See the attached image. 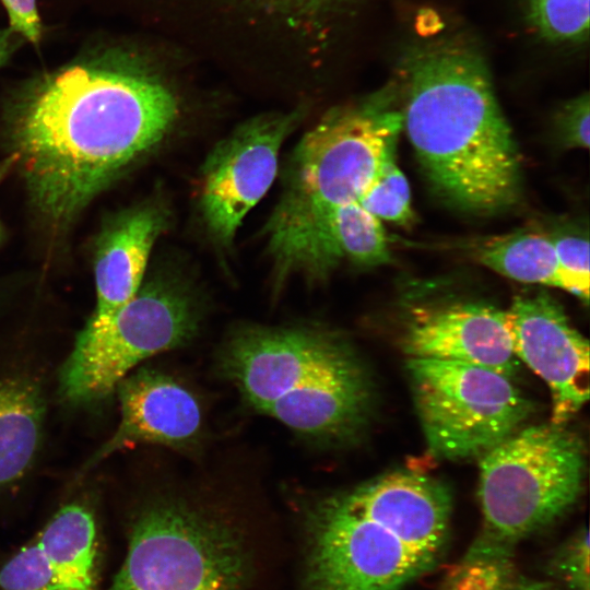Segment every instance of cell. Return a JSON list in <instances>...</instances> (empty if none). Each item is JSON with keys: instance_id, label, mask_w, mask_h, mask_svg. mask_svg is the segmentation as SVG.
<instances>
[{"instance_id": "cell-1", "label": "cell", "mask_w": 590, "mask_h": 590, "mask_svg": "<svg viewBox=\"0 0 590 590\" xmlns=\"http://www.w3.org/2000/svg\"><path fill=\"white\" fill-rule=\"evenodd\" d=\"M178 113L146 55L103 44L14 87L4 139L33 209L60 229L160 143Z\"/></svg>"}, {"instance_id": "cell-2", "label": "cell", "mask_w": 590, "mask_h": 590, "mask_svg": "<svg viewBox=\"0 0 590 590\" xmlns=\"http://www.w3.org/2000/svg\"><path fill=\"white\" fill-rule=\"evenodd\" d=\"M403 79L402 129L433 190L475 214L518 202L520 154L482 57L432 44L409 55Z\"/></svg>"}, {"instance_id": "cell-3", "label": "cell", "mask_w": 590, "mask_h": 590, "mask_svg": "<svg viewBox=\"0 0 590 590\" xmlns=\"http://www.w3.org/2000/svg\"><path fill=\"white\" fill-rule=\"evenodd\" d=\"M219 368L253 409L320 445L354 440L370 418V375L324 326H241L224 341Z\"/></svg>"}, {"instance_id": "cell-4", "label": "cell", "mask_w": 590, "mask_h": 590, "mask_svg": "<svg viewBox=\"0 0 590 590\" xmlns=\"http://www.w3.org/2000/svg\"><path fill=\"white\" fill-rule=\"evenodd\" d=\"M483 528L469 551L511 556L520 540L547 527L578 500L586 458L564 424L517 429L480 459Z\"/></svg>"}, {"instance_id": "cell-5", "label": "cell", "mask_w": 590, "mask_h": 590, "mask_svg": "<svg viewBox=\"0 0 590 590\" xmlns=\"http://www.w3.org/2000/svg\"><path fill=\"white\" fill-rule=\"evenodd\" d=\"M128 550L108 590H240L247 553L240 531L196 499L161 493L133 514Z\"/></svg>"}, {"instance_id": "cell-6", "label": "cell", "mask_w": 590, "mask_h": 590, "mask_svg": "<svg viewBox=\"0 0 590 590\" xmlns=\"http://www.w3.org/2000/svg\"><path fill=\"white\" fill-rule=\"evenodd\" d=\"M201 319L197 296L179 281L148 280L106 324L79 332L59 371L61 398L102 402L141 362L192 340Z\"/></svg>"}, {"instance_id": "cell-7", "label": "cell", "mask_w": 590, "mask_h": 590, "mask_svg": "<svg viewBox=\"0 0 590 590\" xmlns=\"http://www.w3.org/2000/svg\"><path fill=\"white\" fill-rule=\"evenodd\" d=\"M392 87L327 114L291 155L274 209L322 212L359 201L402 131Z\"/></svg>"}, {"instance_id": "cell-8", "label": "cell", "mask_w": 590, "mask_h": 590, "mask_svg": "<svg viewBox=\"0 0 590 590\" xmlns=\"http://www.w3.org/2000/svg\"><path fill=\"white\" fill-rule=\"evenodd\" d=\"M406 367L427 447L437 458L481 457L532 412L511 378L495 370L417 357H409Z\"/></svg>"}, {"instance_id": "cell-9", "label": "cell", "mask_w": 590, "mask_h": 590, "mask_svg": "<svg viewBox=\"0 0 590 590\" xmlns=\"http://www.w3.org/2000/svg\"><path fill=\"white\" fill-rule=\"evenodd\" d=\"M305 532L302 590H401L437 560L353 511L340 494L307 507Z\"/></svg>"}, {"instance_id": "cell-10", "label": "cell", "mask_w": 590, "mask_h": 590, "mask_svg": "<svg viewBox=\"0 0 590 590\" xmlns=\"http://www.w3.org/2000/svg\"><path fill=\"white\" fill-rule=\"evenodd\" d=\"M305 111L262 114L237 127L209 153L201 168L199 205L211 236L233 241L246 214L276 176L279 154Z\"/></svg>"}, {"instance_id": "cell-11", "label": "cell", "mask_w": 590, "mask_h": 590, "mask_svg": "<svg viewBox=\"0 0 590 590\" xmlns=\"http://www.w3.org/2000/svg\"><path fill=\"white\" fill-rule=\"evenodd\" d=\"M264 231L280 281L298 275L319 282L343 262L376 267L390 261L381 221L358 201L322 212L274 209Z\"/></svg>"}, {"instance_id": "cell-12", "label": "cell", "mask_w": 590, "mask_h": 590, "mask_svg": "<svg viewBox=\"0 0 590 590\" xmlns=\"http://www.w3.org/2000/svg\"><path fill=\"white\" fill-rule=\"evenodd\" d=\"M516 356L548 386L552 420L565 424L589 398V343L547 293L516 296L505 310Z\"/></svg>"}, {"instance_id": "cell-13", "label": "cell", "mask_w": 590, "mask_h": 590, "mask_svg": "<svg viewBox=\"0 0 590 590\" xmlns=\"http://www.w3.org/2000/svg\"><path fill=\"white\" fill-rule=\"evenodd\" d=\"M101 560L95 506L74 499L0 564V590H97Z\"/></svg>"}, {"instance_id": "cell-14", "label": "cell", "mask_w": 590, "mask_h": 590, "mask_svg": "<svg viewBox=\"0 0 590 590\" xmlns=\"http://www.w3.org/2000/svg\"><path fill=\"white\" fill-rule=\"evenodd\" d=\"M120 422L78 471L84 476L122 449L153 444L175 449L196 447L202 433V411L194 394L162 371L132 370L116 387Z\"/></svg>"}, {"instance_id": "cell-15", "label": "cell", "mask_w": 590, "mask_h": 590, "mask_svg": "<svg viewBox=\"0 0 590 590\" xmlns=\"http://www.w3.org/2000/svg\"><path fill=\"white\" fill-rule=\"evenodd\" d=\"M403 349L409 357L468 363L509 378L520 367L505 310L484 303H456L414 312Z\"/></svg>"}, {"instance_id": "cell-16", "label": "cell", "mask_w": 590, "mask_h": 590, "mask_svg": "<svg viewBox=\"0 0 590 590\" xmlns=\"http://www.w3.org/2000/svg\"><path fill=\"white\" fill-rule=\"evenodd\" d=\"M356 514L384 527L415 551L439 557L447 541L450 489L415 471L382 474L340 494Z\"/></svg>"}, {"instance_id": "cell-17", "label": "cell", "mask_w": 590, "mask_h": 590, "mask_svg": "<svg viewBox=\"0 0 590 590\" xmlns=\"http://www.w3.org/2000/svg\"><path fill=\"white\" fill-rule=\"evenodd\" d=\"M169 225L162 202L146 201L108 217L94 243L96 306L84 330L106 324L143 283L151 250Z\"/></svg>"}, {"instance_id": "cell-18", "label": "cell", "mask_w": 590, "mask_h": 590, "mask_svg": "<svg viewBox=\"0 0 590 590\" xmlns=\"http://www.w3.org/2000/svg\"><path fill=\"white\" fill-rule=\"evenodd\" d=\"M47 412L40 380L27 373L0 376V491L19 484L38 457Z\"/></svg>"}, {"instance_id": "cell-19", "label": "cell", "mask_w": 590, "mask_h": 590, "mask_svg": "<svg viewBox=\"0 0 590 590\" xmlns=\"http://www.w3.org/2000/svg\"><path fill=\"white\" fill-rule=\"evenodd\" d=\"M343 0H214L225 13L247 22V26L263 27L302 48V52L318 56L327 44L332 13ZM219 8V9H220Z\"/></svg>"}, {"instance_id": "cell-20", "label": "cell", "mask_w": 590, "mask_h": 590, "mask_svg": "<svg viewBox=\"0 0 590 590\" xmlns=\"http://www.w3.org/2000/svg\"><path fill=\"white\" fill-rule=\"evenodd\" d=\"M488 269L518 282L560 287L557 259L550 236L521 229L491 238L476 251Z\"/></svg>"}, {"instance_id": "cell-21", "label": "cell", "mask_w": 590, "mask_h": 590, "mask_svg": "<svg viewBox=\"0 0 590 590\" xmlns=\"http://www.w3.org/2000/svg\"><path fill=\"white\" fill-rule=\"evenodd\" d=\"M396 146L386 154L359 203L380 221L409 226L414 221L409 182L397 164Z\"/></svg>"}, {"instance_id": "cell-22", "label": "cell", "mask_w": 590, "mask_h": 590, "mask_svg": "<svg viewBox=\"0 0 590 590\" xmlns=\"http://www.w3.org/2000/svg\"><path fill=\"white\" fill-rule=\"evenodd\" d=\"M527 17L544 39L583 43L589 36V0H526Z\"/></svg>"}, {"instance_id": "cell-23", "label": "cell", "mask_w": 590, "mask_h": 590, "mask_svg": "<svg viewBox=\"0 0 590 590\" xmlns=\"http://www.w3.org/2000/svg\"><path fill=\"white\" fill-rule=\"evenodd\" d=\"M442 590H551L544 581L518 575L506 558L463 559Z\"/></svg>"}, {"instance_id": "cell-24", "label": "cell", "mask_w": 590, "mask_h": 590, "mask_svg": "<svg viewBox=\"0 0 590 590\" xmlns=\"http://www.w3.org/2000/svg\"><path fill=\"white\" fill-rule=\"evenodd\" d=\"M550 238L557 259L560 288L588 303L590 271L587 234L560 232Z\"/></svg>"}, {"instance_id": "cell-25", "label": "cell", "mask_w": 590, "mask_h": 590, "mask_svg": "<svg viewBox=\"0 0 590 590\" xmlns=\"http://www.w3.org/2000/svg\"><path fill=\"white\" fill-rule=\"evenodd\" d=\"M589 533L581 528L552 556L548 573L566 590H590Z\"/></svg>"}, {"instance_id": "cell-26", "label": "cell", "mask_w": 590, "mask_h": 590, "mask_svg": "<svg viewBox=\"0 0 590 590\" xmlns=\"http://www.w3.org/2000/svg\"><path fill=\"white\" fill-rule=\"evenodd\" d=\"M557 131L565 146L588 149L590 135V103L586 92L569 101L558 113Z\"/></svg>"}, {"instance_id": "cell-27", "label": "cell", "mask_w": 590, "mask_h": 590, "mask_svg": "<svg viewBox=\"0 0 590 590\" xmlns=\"http://www.w3.org/2000/svg\"><path fill=\"white\" fill-rule=\"evenodd\" d=\"M9 26L25 42L37 45L42 38V24L36 0H1Z\"/></svg>"}, {"instance_id": "cell-28", "label": "cell", "mask_w": 590, "mask_h": 590, "mask_svg": "<svg viewBox=\"0 0 590 590\" xmlns=\"http://www.w3.org/2000/svg\"><path fill=\"white\" fill-rule=\"evenodd\" d=\"M25 39L10 26L0 28V68H2L21 47Z\"/></svg>"}, {"instance_id": "cell-29", "label": "cell", "mask_w": 590, "mask_h": 590, "mask_svg": "<svg viewBox=\"0 0 590 590\" xmlns=\"http://www.w3.org/2000/svg\"><path fill=\"white\" fill-rule=\"evenodd\" d=\"M14 165H15V158L11 154H9V156L0 161V182L8 176L10 170L14 168ZM2 238H3V228L0 223V243L2 241Z\"/></svg>"}]
</instances>
